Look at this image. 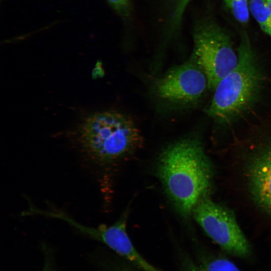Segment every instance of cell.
<instances>
[{"instance_id":"9","label":"cell","mask_w":271,"mask_h":271,"mask_svg":"<svg viewBox=\"0 0 271 271\" xmlns=\"http://www.w3.org/2000/svg\"><path fill=\"white\" fill-rule=\"evenodd\" d=\"M184 271H242L231 260L223 257H206L198 263L188 259L184 260Z\"/></svg>"},{"instance_id":"8","label":"cell","mask_w":271,"mask_h":271,"mask_svg":"<svg viewBox=\"0 0 271 271\" xmlns=\"http://www.w3.org/2000/svg\"><path fill=\"white\" fill-rule=\"evenodd\" d=\"M49 215L50 217L67 222L87 237L104 243L141 271H162L145 259L133 245L126 231L127 212L124 213L110 225L96 227L84 225L59 210L53 209Z\"/></svg>"},{"instance_id":"13","label":"cell","mask_w":271,"mask_h":271,"mask_svg":"<svg viewBox=\"0 0 271 271\" xmlns=\"http://www.w3.org/2000/svg\"><path fill=\"white\" fill-rule=\"evenodd\" d=\"M111 8L123 19H128L131 14V0H106Z\"/></svg>"},{"instance_id":"4","label":"cell","mask_w":271,"mask_h":271,"mask_svg":"<svg viewBox=\"0 0 271 271\" xmlns=\"http://www.w3.org/2000/svg\"><path fill=\"white\" fill-rule=\"evenodd\" d=\"M191 57L205 74L209 89L214 91L220 81L231 71L238 62L230 37L217 25L204 22L193 35Z\"/></svg>"},{"instance_id":"14","label":"cell","mask_w":271,"mask_h":271,"mask_svg":"<svg viewBox=\"0 0 271 271\" xmlns=\"http://www.w3.org/2000/svg\"><path fill=\"white\" fill-rule=\"evenodd\" d=\"M191 0H170L171 13L173 17L177 19H182L183 13Z\"/></svg>"},{"instance_id":"16","label":"cell","mask_w":271,"mask_h":271,"mask_svg":"<svg viewBox=\"0 0 271 271\" xmlns=\"http://www.w3.org/2000/svg\"><path fill=\"white\" fill-rule=\"evenodd\" d=\"M262 31L271 38V23L267 26Z\"/></svg>"},{"instance_id":"12","label":"cell","mask_w":271,"mask_h":271,"mask_svg":"<svg viewBox=\"0 0 271 271\" xmlns=\"http://www.w3.org/2000/svg\"><path fill=\"white\" fill-rule=\"evenodd\" d=\"M98 266V271H141L120 256L99 260Z\"/></svg>"},{"instance_id":"2","label":"cell","mask_w":271,"mask_h":271,"mask_svg":"<svg viewBox=\"0 0 271 271\" xmlns=\"http://www.w3.org/2000/svg\"><path fill=\"white\" fill-rule=\"evenodd\" d=\"M76 141L84 161L102 170L140 149L143 139L131 118L110 110L88 115L77 129Z\"/></svg>"},{"instance_id":"15","label":"cell","mask_w":271,"mask_h":271,"mask_svg":"<svg viewBox=\"0 0 271 271\" xmlns=\"http://www.w3.org/2000/svg\"><path fill=\"white\" fill-rule=\"evenodd\" d=\"M41 271H57L54 260L49 253L45 256L44 265Z\"/></svg>"},{"instance_id":"5","label":"cell","mask_w":271,"mask_h":271,"mask_svg":"<svg viewBox=\"0 0 271 271\" xmlns=\"http://www.w3.org/2000/svg\"><path fill=\"white\" fill-rule=\"evenodd\" d=\"M192 214L207 235L225 251L240 258L250 255V245L228 209L206 194L197 203Z\"/></svg>"},{"instance_id":"6","label":"cell","mask_w":271,"mask_h":271,"mask_svg":"<svg viewBox=\"0 0 271 271\" xmlns=\"http://www.w3.org/2000/svg\"><path fill=\"white\" fill-rule=\"evenodd\" d=\"M253 147L247 167V178L253 200L271 214V119L251 127Z\"/></svg>"},{"instance_id":"10","label":"cell","mask_w":271,"mask_h":271,"mask_svg":"<svg viewBox=\"0 0 271 271\" xmlns=\"http://www.w3.org/2000/svg\"><path fill=\"white\" fill-rule=\"evenodd\" d=\"M249 10L262 30L271 23V0H250Z\"/></svg>"},{"instance_id":"3","label":"cell","mask_w":271,"mask_h":271,"mask_svg":"<svg viewBox=\"0 0 271 271\" xmlns=\"http://www.w3.org/2000/svg\"><path fill=\"white\" fill-rule=\"evenodd\" d=\"M238 62L214 90L207 114L217 123L228 126L248 114L259 101L265 76L245 35L237 49Z\"/></svg>"},{"instance_id":"11","label":"cell","mask_w":271,"mask_h":271,"mask_svg":"<svg viewBox=\"0 0 271 271\" xmlns=\"http://www.w3.org/2000/svg\"><path fill=\"white\" fill-rule=\"evenodd\" d=\"M225 6L239 23L246 24L249 18L250 0H223Z\"/></svg>"},{"instance_id":"1","label":"cell","mask_w":271,"mask_h":271,"mask_svg":"<svg viewBox=\"0 0 271 271\" xmlns=\"http://www.w3.org/2000/svg\"><path fill=\"white\" fill-rule=\"evenodd\" d=\"M157 173L177 211L188 217L207 194L212 172L201 142L191 137L169 145L162 152Z\"/></svg>"},{"instance_id":"7","label":"cell","mask_w":271,"mask_h":271,"mask_svg":"<svg viewBox=\"0 0 271 271\" xmlns=\"http://www.w3.org/2000/svg\"><path fill=\"white\" fill-rule=\"evenodd\" d=\"M207 88L205 74L191 59L170 69L154 85L155 93L162 101L183 106L198 103Z\"/></svg>"}]
</instances>
